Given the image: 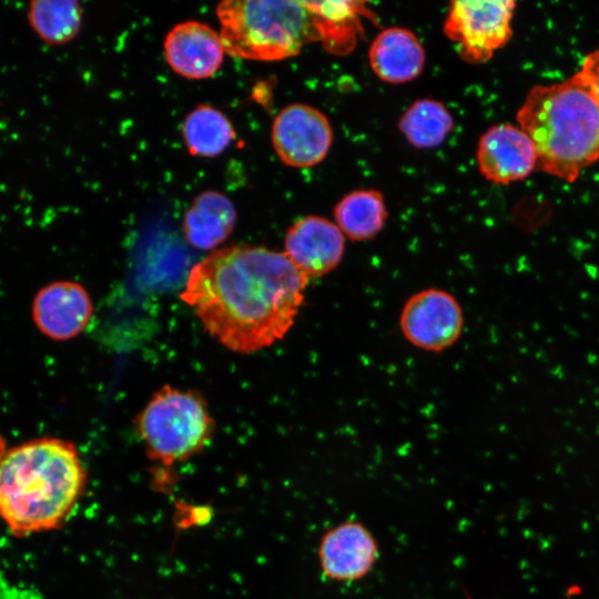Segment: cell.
Wrapping results in <instances>:
<instances>
[{"mask_svg":"<svg viewBox=\"0 0 599 599\" xmlns=\"http://www.w3.org/2000/svg\"><path fill=\"white\" fill-rule=\"evenodd\" d=\"M308 280L284 252L232 245L192 267L181 298L210 336L232 352L251 354L288 333Z\"/></svg>","mask_w":599,"mask_h":599,"instance_id":"obj_1","label":"cell"},{"mask_svg":"<svg viewBox=\"0 0 599 599\" xmlns=\"http://www.w3.org/2000/svg\"><path fill=\"white\" fill-rule=\"evenodd\" d=\"M87 471L73 443L41 437L0 457V516L14 536L57 529L81 497Z\"/></svg>","mask_w":599,"mask_h":599,"instance_id":"obj_2","label":"cell"},{"mask_svg":"<svg viewBox=\"0 0 599 599\" xmlns=\"http://www.w3.org/2000/svg\"><path fill=\"white\" fill-rule=\"evenodd\" d=\"M534 143L537 167L566 182L599 160V104L577 75L530 89L517 113Z\"/></svg>","mask_w":599,"mask_h":599,"instance_id":"obj_3","label":"cell"},{"mask_svg":"<svg viewBox=\"0 0 599 599\" xmlns=\"http://www.w3.org/2000/svg\"><path fill=\"white\" fill-rule=\"evenodd\" d=\"M225 52L235 58L278 61L319 41L308 1L226 0L216 7Z\"/></svg>","mask_w":599,"mask_h":599,"instance_id":"obj_4","label":"cell"},{"mask_svg":"<svg viewBox=\"0 0 599 599\" xmlns=\"http://www.w3.org/2000/svg\"><path fill=\"white\" fill-rule=\"evenodd\" d=\"M134 428L146 456L172 467L202 451L213 438L215 424L199 392L165 385L136 415Z\"/></svg>","mask_w":599,"mask_h":599,"instance_id":"obj_5","label":"cell"},{"mask_svg":"<svg viewBox=\"0 0 599 599\" xmlns=\"http://www.w3.org/2000/svg\"><path fill=\"white\" fill-rule=\"evenodd\" d=\"M515 9L512 0H457L443 30L465 61L483 63L510 40Z\"/></svg>","mask_w":599,"mask_h":599,"instance_id":"obj_6","label":"cell"},{"mask_svg":"<svg viewBox=\"0 0 599 599\" xmlns=\"http://www.w3.org/2000/svg\"><path fill=\"white\" fill-rule=\"evenodd\" d=\"M399 326L415 347L438 353L451 347L464 329V314L458 301L441 288H425L405 303Z\"/></svg>","mask_w":599,"mask_h":599,"instance_id":"obj_7","label":"cell"},{"mask_svg":"<svg viewBox=\"0 0 599 599\" xmlns=\"http://www.w3.org/2000/svg\"><path fill=\"white\" fill-rule=\"evenodd\" d=\"M272 144L280 160L292 167H311L329 152L333 130L318 109L293 103L283 108L272 124Z\"/></svg>","mask_w":599,"mask_h":599,"instance_id":"obj_8","label":"cell"},{"mask_svg":"<svg viewBox=\"0 0 599 599\" xmlns=\"http://www.w3.org/2000/svg\"><path fill=\"white\" fill-rule=\"evenodd\" d=\"M318 562L331 580L352 582L367 576L378 559V546L361 522L346 520L328 529L318 546Z\"/></svg>","mask_w":599,"mask_h":599,"instance_id":"obj_9","label":"cell"},{"mask_svg":"<svg viewBox=\"0 0 599 599\" xmlns=\"http://www.w3.org/2000/svg\"><path fill=\"white\" fill-rule=\"evenodd\" d=\"M344 252V234L335 222L323 216H304L285 234L284 254L308 278L334 271Z\"/></svg>","mask_w":599,"mask_h":599,"instance_id":"obj_10","label":"cell"},{"mask_svg":"<svg viewBox=\"0 0 599 599\" xmlns=\"http://www.w3.org/2000/svg\"><path fill=\"white\" fill-rule=\"evenodd\" d=\"M31 313L34 325L44 336L54 341H69L88 326L93 305L81 284L57 281L38 291Z\"/></svg>","mask_w":599,"mask_h":599,"instance_id":"obj_11","label":"cell"},{"mask_svg":"<svg viewBox=\"0 0 599 599\" xmlns=\"http://www.w3.org/2000/svg\"><path fill=\"white\" fill-rule=\"evenodd\" d=\"M476 158L481 175L495 184L524 180L537 167L534 143L509 123L493 125L483 133Z\"/></svg>","mask_w":599,"mask_h":599,"instance_id":"obj_12","label":"cell"},{"mask_svg":"<svg viewBox=\"0 0 599 599\" xmlns=\"http://www.w3.org/2000/svg\"><path fill=\"white\" fill-rule=\"evenodd\" d=\"M163 48L170 68L192 80L212 77L225 53L220 33L195 20L175 24L165 35Z\"/></svg>","mask_w":599,"mask_h":599,"instance_id":"obj_13","label":"cell"},{"mask_svg":"<svg viewBox=\"0 0 599 599\" xmlns=\"http://www.w3.org/2000/svg\"><path fill=\"white\" fill-rule=\"evenodd\" d=\"M368 61L378 79L402 84L416 79L424 70L426 52L409 29L389 27L376 34L368 49Z\"/></svg>","mask_w":599,"mask_h":599,"instance_id":"obj_14","label":"cell"},{"mask_svg":"<svg viewBox=\"0 0 599 599\" xmlns=\"http://www.w3.org/2000/svg\"><path fill=\"white\" fill-rule=\"evenodd\" d=\"M236 223L232 201L217 191H204L192 202L183 219L187 242L201 250H212L223 243Z\"/></svg>","mask_w":599,"mask_h":599,"instance_id":"obj_15","label":"cell"},{"mask_svg":"<svg viewBox=\"0 0 599 599\" xmlns=\"http://www.w3.org/2000/svg\"><path fill=\"white\" fill-rule=\"evenodd\" d=\"M334 222L352 241L374 238L383 229L387 210L383 194L373 189L353 191L334 206Z\"/></svg>","mask_w":599,"mask_h":599,"instance_id":"obj_16","label":"cell"},{"mask_svg":"<svg viewBox=\"0 0 599 599\" xmlns=\"http://www.w3.org/2000/svg\"><path fill=\"white\" fill-rule=\"evenodd\" d=\"M316 19L319 41L333 53H346L356 43L364 2L308 1Z\"/></svg>","mask_w":599,"mask_h":599,"instance_id":"obj_17","label":"cell"},{"mask_svg":"<svg viewBox=\"0 0 599 599\" xmlns=\"http://www.w3.org/2000/svg\"><path fill=\"white\" fill-rule=\"evenodd\" d=\"M227 116L209 104L192 110L182 123V136L192 155L213 158L224 152L235 139Z\"/></svg>","mask_w":599,"mask_h":599,"instance_id":"obj_18","label":"cell"},{"mask_svg":"<svg viewBox=\"0 0 599 599\" xmlns=\"http://www.w3.org/2000/svg\"><path fill=\"white\" fill-rule=\"evenodd\" d=\"M398 128L415 148L433 149L446 140L454 128V119L441 102L419 99L403 113Z\"/></svg>","mask_w":599,"mask_h":599,"instance_id":"obj_19","label":"cell"},{"mask_svg":"<svg viewBox=\"0 0 599 599\" xmlns=\"http://www.w3.org/2000/svg\"><path fill=\"white\" fill-rule=\"evenodd\" d=\"M27 18L34 33L47 44L59 45L79 32L82 8L73 0L32 1Z\"/></svg>","mask_w":599,"mask_h":599,"instance_id":"obj_20","label":"cell"},{"mask_svg":"<svg viewBox=\"0 0 599 599\" xmlns=\"http://www.w3.org/2000/svg\"><path fill=\"white\" fill-rule=\"evenodd\" d=\"M576 74L589 88L599 104V49L586 55Z\"/></svg>","mask_w":599,"mask_h":599,"instance_id":"obj_21","label":"cell"},{"mask_svg":"<svg viewBox=\"0 0 599 599\" xmlns=\"http://www.w3.org/2000/svg\"><path fill=\"white\" fill-rule=\"evenodd\" d=\"M7 450V447H6V440L2 436V434L0 433V457L3 455V453Z\"/></svg>","mask_w":599,"mask_h":599,"instance_id":"obj_22","label":"cell"}]
</instances>
